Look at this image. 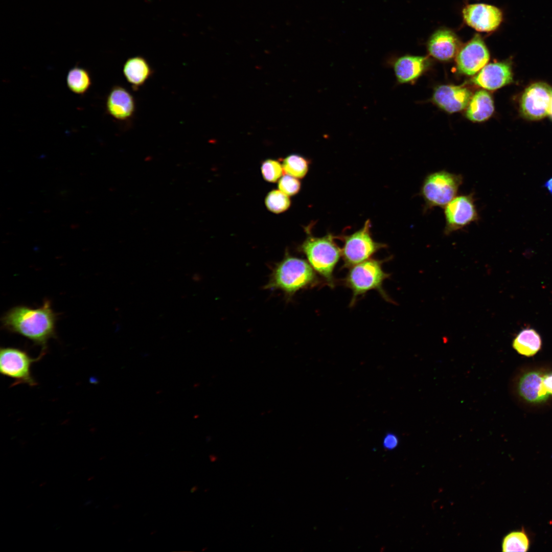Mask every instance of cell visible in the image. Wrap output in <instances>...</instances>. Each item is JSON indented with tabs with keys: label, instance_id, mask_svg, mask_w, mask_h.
<instances>
[{
	"label": "cell",
	"instance_id": "1",
	"mask_svg": "<svg viewBox=\"0 0 552 552\" xmlns=\"http://www.w3.org/2000/svg\"><path fill=\"white\" fill-rule=\"evenodd\" d=\"M57 315L51 303L45 300L37 308L17 306L9 310L2 318L3 327L6 330L21 335L47 352L49 339L56 337Z\"/></svg>",
	"mask_w": 552,
	"mask_h": 552
},
{
	"label": "cell",
	"instance_id": "2",
	"mask_svg": "<svg viewBox=\"0 0 552 552\" xmlns=\"http://www.w3.org/2000/svg\"><path fill=\"white\" fill-rule=\"evenodd\" d=\"M316 272L304 259L285 255L274 267L266 289L280 290L291 296L298 291L320 283Z\"/></svg>",
	"mask_w": 552,
	"mask_h": 552
},
{
	"label": "cell",
	"instance_id": "3",
	"mask_svg": "<svg viewBox=\"0 0 552 552\" xmlns=\"http://www.w3.org/2000/svg\"><path fill=\"white\" fill-rule=\"evenodd\" d=\"M308 236L300 246V249L305 255L307 261L331 288L335 286L333 272L341 256V250L335 240L337 236L331 233L324 236H313L307 229Z\"/></svg>",
	"mask_w": 552,
	"mask_h": 552
},
{
	"label": "cell",
	"instance_id": "4",
	"mask_svg": "<svg viewBox=\"0 0 552 552\" xmlns=\"http://www.w3.org/2000/svg\"><path fill=\"white\" fill-rule=\"evenodd\" d=\"M384 260L369 259L354 265L350 269L343 280L344 285L352 291L350 303L353 306L359 296L367 292L375 290L387 302L392 301L383 288L384 281L389 277V274L384 271L382 264Z\"/></svg>",
	"mask_w": 552,
	"mask_h": 552
},
{
	"label": "cell",
	"instance_id": "5",
	"mask_svg": "<svg viewBox=\"0 0 552 552\" xmlns=\"http://www.w3.org/2000/svg\"><path fill=\"white\" fill-rule=\"evenodd\" d=\"M462 182L461 175L446 170L427 175L423 181L420 192L426 209L444 208L456 196Z\"/></svg>",
	"mask_w": 552,
	"mask_h": 552
},
{
	"label": "cell",
	"instance_id": "6",
	"mask_svg": "<svg viewBox=\"0 0 552 552\" xmlns=\"http://www.w3.org/2000/svg\"><path fill=\"white\" fill-rule=\"evenodd\" d=\"M372 224L367 219L363 226L350 235L337 236L343 242L341 257L343 267L349 268L367 260L386 245L376 242L372 236Z\"/></svg>",
	"mask_w": 552,
	"mask_h": 552
},
{
	"label": "cell",
	"instance_id": "7",
	"mask_svg": "<svg viewBox=\"0 0 552 552\" xmlns=\"http://www.w3.org/2000/svg\"><path fill=\"white\" fill-rule=\"evenodd\" d=\"M46 353L41 352L37 358L31 357L25 350L14 347H1L0 372L14 380L12 386L19 384L33 387L37 383L32 374V364L40 360Z\"/></svg>",
	"mask_w": 552,
	"mask_h": 552
},
{
	"label": "cell",
	"instance_id": "8",
	"mask_svg": "<svg viewBox=\"0 0 552 552\" xmlns=\"http://www.w3.org/2000/svg\"><path fill=\"white\" fill-rule=\"evenodd\" d=\"M552 88L548 84L534 83L524 90L520 100V112L525 119L537 121L548 115Z\"/></svg>",
	"mask_w": 552,
	"mask_h": 552
},
{
	"label": "cell",
	"instance_id": "9",
	"mask_svg": "<svg viewBox=\"0 0 552 552\" xmlns=\"http://www.w3.org/2000/svg\"><path fill=\"white\" fill-rule=\"evenodd\" d=\"M443 208L446 235L461 229L479 218L472 194L456 196Z\"/></svg>",
	"mask_w": 552,
	"mask_h": 552
},
{
	"label": "cell",
	"instance_id": "10",
	"mask_svg": "<svg viewBox=\"0 0 552 552\" xmlns=\"http://www.w3.org/2000/svg\"><path fill=\"white\" fill-rule=\"evenodd\" d=\"M458 71L466 75H473L488 63L489 52L481 36L476 34L467 43L461 45L456 56Z\"/></svg>",
	"mask_w": 552,
	"mask_h": 552
},
{
	"label": "cell",
	"instance_id": "11",
	"mask_svg": "<svg viewBox=\"0 0 552 552\" xmlns=\"http://www.w3.org/2000/svg\"><path fill=\"white\" fill-rule=\"evenodd\" d=\"M462 15L468 26L480 32L495 31L503 20V13L499 8L482 3L466 5Z\"/></svg>",
	"mask_w": 552,
	"mask_h": 552
},
{
	"label": "cell",
	"instance_id": "12",
	"mask_svg": "<svg viewBox=\"0 0 552 552\" xmlns=\"http://www.w3.org/2000/svg\"><path fill=\"white\" fill-rule=\"evenodd\" d=\"M513 73L507 62L491 63L485 65L472 79V82L486 89L495 90L511 83Z\"/></svg>",
	"mask_w": 552,
	"mask_h": 552
},
{
	"label": "cell",
	"instance_id": "13",
	"mask_svg": "<svg viewBox=\"0 0 552 552\" xmlns=\"http://www.w3.org/2000/svg\"><path fill=\"white\" fill-rule=\"evenodd\" d=\"M466 87L455 85H441L434 90L432 100L443 110L453 113L466 108L472 97Z\"/></svg>",
	"mask_w": 552,
	"mask_h": 552
},
{
	"label": "cell",
	"instance_id": "14",
	"mask_svg": "<svg viewBox=\"0 0 552 552\" xmlns=\"http://www.w3.org/2000/svg\"><path fill=\"white\" fill-rule=\"evenodd\" d=\"M427 46L431 56L441 61H448L456 57L461 45L454 32L448 29H440L430 36Z\"/></svg>",
	"mask_w": 552,
	"mask_h": 552
},
{
	"label": "cell",
	"instance_id": "15",
	"mask_svg": "<svg viewBox=\"0 0 552 552\" xmlns=\"http://www.w3.org/2000/svg\"><path fill=\"white\" fill-rule=\"evenodd\" d=\"M107 113L114 119L125 121L131 119L135 110V102L131 94L125 87L115 85L106 99Z\"/></svg>",
	"mask_w": 552,
	"mask_h": 552
},
{
	"label": "cell",
	"instance_id": "16",
	"mask_svg": "<svg viewBox=\"0 0 552 552\" xmlns=\"http://www.w3.org/2000/svg\"><path fill=\"white\" fill-rule=\"evenodd\" d=\"M397 81L400 84L414 81L425 71L428 65L427 57L406 55L389 61Z\"/></svg>",
	"mask_w": 552,
	"mask_h": 552
},
{
	"label": "cell",
	"instance_id": "17",
	"mask_svg": "<svg viewBox=\"0 0 552 552\" xmlns=\"http://www.w3.org/2000/svg\"><path fill=\"white\" fill-rule=\"evenodd\" d=\"M544 374L532 371L524 374L520 379L518 389L520 395L531 403H540L547 399L549 394L543 384Z\"/></svg>",
	"mask_w": 552,
	"mask_h": 552
},
{
	"label": "cell",
	"instance_id": "18",
	"mask_svg": "<svg viewBox=\"0 0 552 552\" xmlns=\"http://www.w3.org/2000/svg\"><path fill=\"white\" fill-rule=\"evenodd\" d=\"M123 72L127 81L135 89L143 85L152 74L148 61L139 56L128 59L124 64Z\"/></svg>",
	"mask_w": 552,
	"mask_h": 552
},
{
	"label": "cell",
	"instance_id": "19",
	"mask_svg": "<svg viewBox=\"0 0 552 552\" xmlns=\"http://www.w3.org/2000/svg\"><path fill=\"white\" fill-rule=\"evenodd\" d=\"M494 111L492 97L487 91L480 90L472 96L467 106L466 116L473 122H480L488 119Z\"/></svg>",
	"mask_w": 552,
	"mask_h": 552
},
{
	"label": "cell",
	"instance_id": "20",
	"mask_svg": "<svg viewBox=\"0 0 552 552\" xmlns=\"http://www.w3.org/2000/svg\"><path fill=\"white\" fill-rule=\"evenodd\" d=\"M541 343V338L539 333L534 329L526 328L516 335L512 345L520 354L531 356L540 349Z\"/></svg>",
	"mask_w": 552,
	"mask_h": 552
},
{
	"label": "cell",
	"instance_id": "21",
	"mask_svg": "<svg viewBox=\"0 0 552 552\" xmlns=\"http://www.w3.org/2000/svg\"><path fill=\"white\" fill-rule=\"evenodd\" d=\"M66 84L69 89L78 95H83L89 89L91 80L88 71L76 66L70 69L66 76Z\"/></svg>",
	"mask_w": 552,
	"mask_h": 552
},
{
	"label": "cell",
	"instance_id": "22",
	"mask_svg": "<svg viewBox=\"0 0 552 552\" xmlns=\"http://www.w3.org/2000/svg\"><path fill=\"white\" fill-rule=\"evenodd\" d=\"M310 161L298 154H291L286 156L282 162L284 171L287 174L297 178H302L307 174L310 165Z\"/></svg>",
	"mask_w": 552,
	"mask_h": 552
},
{
	"label": "cell",
	"instance_id": "23",
	"mask_svg": "<svg viewBox=\"0 0 552 552\" xmlns=\"http://www.w3.org/2000/svg\"><path fill=\"white\" fill-rule=\"evenodd\" d=\"M265 203L269 211L279 214L285 212L289 208L291 200L289 196L280 190H273L267 194Z\"/></svg>",
	"mask_w": 552,
	"mask_h": 552
},
{
	"label": "cell",
	"instance_id": "24",
	"mask_svg": "<svg viewBox=\"0 0 552 552\" xmlns=\"http://www.w3.org/2000/svg\"><path fill=\"white\" fill-rule=\"evenodd\" d=\"M528 540L525 534L522 532H512L503 539L502 551H526L528 548Z\"/></svg>",
	"mask_w": 552,
	"mask_h": 552
},
{
	"label": "cell",
	"instance_id": "25",
	"mask_svg": "<svg viewBox=\"0 0 552 552\" xmlns=\"http://www.w3.org/2000/svg\"><path fill=\"white\" fill-rule=\"evenodd\" d=\"M261 169L263 177L269 182H275L279 180L284 171L282 164L273 159L263 161Z\"/></svg>",
	"mask_w": 552,
	"mask_h": 552
},
{
	"label": "cell",
	"instance_id": "26",
	"mask_svg": "<svg viewBox=\"0 0 552 552\" xmlns=\"http://www.w3.org/2000/svg\"><path fill=\"white\" fill-rule=\"evenodd\" d=\"M279 189L289 196L296 195L300 191L301 183L298 178L288 174L282 176L278 182Z\"/></svg>",
	"mask_w": 552,
	"mask_h": 552
},
{
	"label": "cell",
	"instance_id": "27",
	"mask_svg": "<svg viewBox=\"0 0 552 552\" xmlns=\"http://www.w3.org/2000/svg\"><path fill=\"white\" fill-rule=\"evenodd\" d=\"M543 382L547 392L549 395H552V373L548 374H544Z\"/></svg>",
	"mask_w": 552,
	"mask_h": 552
},
{
	"label": "cell",
	"instance_id": "28",
	"mask_svg": "<svg viewBox=\"0 0 552 552\" xmlns=\"http://www.w3.org/2000/svg\"><path fill=\"white\" fill-rule=\"evenodd\" d=\"M398 441L396 436L389 435L386 436L384 441V445L388 449H392L396 446Z\"/></svg>",
	"mask_w": 552,
	"mask_h": 552
},
{
	"label": "cell",
	"instance_id": "29",
	"mask_svg": "<svg viewBox=\"0 0 552 552\" xmlns=\"http://www.w3.org/2000/svg\"><path fill=\"white\" fill-rule=\"evenodd\" d=\"M543 187L545 188L548 192L552 195V177L547 179L543 185Z\"/></svg>",
	"mask_w": 552,
	"mask_h": 552
},
{
	"label": "cell",
	"instance_id": "30",
	"mask_svg": "<svg viewBox=\"0 0 552 552\" xmlns=\"http://www.w3.org/2000/svg\"><path fill=\"white\" fill-rule=\"evenodd\" d=\"M548 116H549L550 119L552 120V100H551L550 107H549Z\"/></svg>",
	"mask_w": 552,
	"mask_h": 552
}]
</instances>
